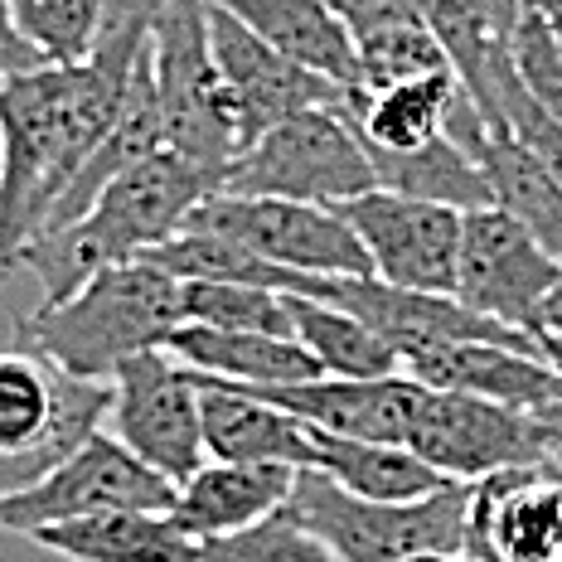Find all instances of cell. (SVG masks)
Wrapping results in <instances>:
<instances>
[{
  "label": "cell",
  "mask_w": 562,
  "mask_h": 562,
  "mask_svg": "<svg viewBox=\"0 0 562 562\" xmlns=\"http://www.w3.org/2000/svg\"><path fill=\"white\" fill-rule=\"evenodd\" d=\"M150 40H102L88 64L34 68L0 83V277L49 228L58 199L122 122Z\"/></svg>",
  "instance_id": "6da1fadb"
},
{
  "label": "cell",
  "mask_w": 562,
  "mask_h": 562,
  "mask_svg": "<svg viewBox=\"0 0 562 562\" xmlns=\"http://www.w3.org/2000/svg\"><path fill=\"white\" fill-rule=\"evenodd\" d=\"M214 190L218 175L190 166L175 150H160V156L132 166L122 180L102 190V199L78 224L44 233L20 252V267H30L44 291L40 306H58L108 267H126L156 252L190 224V214Z\"/></svg>",
  "instance_id": "7a4b0ae2"
},
{
  "label": "cell",
  "mask_w": 562,
  "mask_h": 562,
  "mask_svg": "<svg viewBox=\"0 0 562 562\" xmlns=\"http://www.w3.org/2000/svg\"><path fill=\"white\" fill-rule=\"evenodd\" d=\"M180 325V281L140 257V262L98 272L58 306L15 315L10 345L49 359L74 379L112 383L122 364L166 349Z\"/></svg>",
  "instance_id": "3957f363"
},
{
  "label": "cell",
  "mask_w": 562,
  "mask_h": 562,
  "mask_svg": "<svg viewBox=\"0 0 562 562\" xmlns=\"http://www.w3.org/2000/svg\"><path fill=\"white\" fill-rule=\"evenodd\" d=\"M291 524L315 533L339 562H413V558H465V514L471 485H447L413 505H373L339 490L321 471H296L286 499Z\"/></svg>",
  "instance_id": "277c9868"
},
{
  "label": "cell",
  "mask_w": 562,
  "mask_h": 562,
  "mask_svg": "<svg viewBox=\"0 0 562 562\" xmlns=\"http://www.w3.org/2000/svg\"><path fill=\"white\" fill-rule=\"evenodd\" d=\"M112 383H88L30 349H0V499L40 485L108 427Z\"/></svg>",
  "instance_id": "5b68a950"
},
{
  "label": "cell",
  "mask_w": 562,
  "mask_h": 562,
  "mask_svg": "<svg viewBox=\"0 0 562 562\" xmlns=\"http://www.w3.org/2000/svg\"><path fill=\"white\" fill-rule=\"evenodd\" d=\"M150 78L166 116V146L199 170L224 175L243 156V126L214 64L204 0H160L150 20Z\"/></svg>",
  "instance_id": "8992f818"
},
{
  "label": "cell",
  "mask_w": 562,
  "mask_h": 562,
  "mask_svg": "<svg viewBox=\"0 0 562 562\" xmlns=\"http://www.w3.org/2000/svg\"><path fill=\"white\" fill-rule=\"evenodd\" d=\"M373 190H379L373 166L349 116L339 108H311L267 126L233 166H224L214 194L296 199V204L339 209Z\"/></svg>",
  "instance_id": "52a82bcc"
},
{
  "label": "cell",
  "mask_w": 562,
  "mask_h": 562,
  "mask_svg": "<svg viewBox=\"0 0 562 562\" xmlns=\"http://www.w3.org/2000/svg\"><path fill=\"white\" fill-rule=\"evenodd\" d=\"M184 228L233 238L262 257V262L296 277H373L359 233L335 209H321V204L209 194Z\"/></svg>",
  "instance_id": "ba28073f"
},
{
  "label": "cell",
  "mask_w": 562,
  "mask_h": 562,
  "mask_svg": "<svg viewBox=\"0 0 562 562\" xmlns=\"http://www.w3.org/2000/svg\"><path fill=\"white\" fill-rule=\"evenodd\" d=\"M112 509L170 514L175 485L150 471V465H140L126 447H116L108 431H98L83 451H74L40 485L0 499V529L34 538L40 529H58V524H78Z\"/></svg>",
  "instance_id": "9c48e42d"
},
{
  "label": "cell",
  "mask_w": 562,
  "mask_h": 562,
  "mask_svg": "<svg viewBox=\"0 0 562 562\" xmlns=\"http://www.w3.org/2000/svg\"><path fill=\"white\" fill-rule=\"evenodd\" d=\"M108 437L126 447L140 465L166 475L175 490L190 480L204 456V422H199V383L184 364H175L166 349L140 355L116 369Z\"/></svg>",
  "instance_id": "30bf717a"
},
{
  "label": "cell",
  "mask_w": 562,
  "mask_h": 562,
  "mask_svg": "<svg viewBox=\"0 0 562 562\" xmlns=\"http://www.w3.org/2000/svg\"><path fill=\"white\" fill-rule=\"evenodd\" d=\"M407 447L437 475H447L451 485H475V480L509 471V465L558 461L538 413H519V407H499L485 403V397L437 393V389H422L417 427Z\"/></svg>",
  "instance_id": "8fae6325"
},
{
  "label": "cell",
  "mask_w": 562,
  "mask_h": 562,
  "mask_svg": "<svg viewBox=\"0 0 562 562\" xmlns=\"http://www.w3.org/2000/svg\"><path fill=\"white\" fill-rule=\"evenodd\" d=\"M335 214L359 233L379 281L403 291H427V296H456L465 214H456L447 204H427V199L389 194V190L349 199Z\"/></svg>",
  "instance_id": "7c38bea8"
},
{
  "label": "cell",
  "mask_w": 562,
  "mask_h": 562,
  "mask_svg": "<svg viewBox=\"0 0 562 562\" xmlns=\"http://www.w3.org/2000/svg\"><path fill=\"white\" fill-rule=\"evenodd\" d=\"M562 262H553L538 238L505 209H475L461 228V272H456V301L465 311L499 321L509 330H533L538 306L558 286Z\"/></svg>",
  "instance_id": "4fadbf2b"
},
{
  "label": "cell",
  "mask_w": 562,
  "mask_h": 562,
  "mask_svg": "<svg viewBox=\"0 0 562 562\" xmlns=\"http://www.w3.org/2000/svg\"><path fill=\"white\" fill-rule=\"evenodd\" d=\"M471 562H562V456L509 465L471 485Z\"/></svg>",
  "instance_id": "5bb4252c"
},
{
  "label": "cell",
  "mask_w": 562,
  "mask_h": 562,
  "mask_svg": "<svg viewBox=\"0 0 562 562\" xmlns=\"http://www.w3.org/2000/svg\"><path fill=\"white\" fill-rule=\"evenodd\" d=\"M209 44H214V64H218V78H224V88L233 98V112H238L243 150H248L267 126L286 122V116L311 112V108H345V102L355 98L349 88H335L330 78L291 64L286 54H277L272 44L257 40L252 30L228 20L224 10H209Z\"/></svg>",
  "instance_id": "9a60e30c"
},
{
  "label": "cell",
  "mask_w": 562,
  "mask_h": 562,
  "mask_svg": "<svg viewBox=\"0 0 562 562\" xmlns=\"http://www.w3.org/2000/svg\"><path fill=\"white\" fill-rule=\"evenodd\" d=\"M248 389V383H243ZM262 403L281 407L311 431H330L349 441H389L407 447L417 427L422 383L403 379H311V383H277V389H248Z\"/></svg>",
  "instance_id": "2e32d148"
},
{
  "label": "cell",
  "mask_w": 562,
  "mask_h": 562,
  "mask_svg": "<svg viewBox=\"0 0 562 562\" xmlns=\"http://www.w3.org/2000/svg\"><path fill=\"white\" fill-rule=\"evenodd\" d=\"M403 379L437 393H465L499 407H519V413H543V407L562 403V383L548 369V359L524 355V349L509 345H490V339L422 349L417 359L403 364Z\"/></svg>",
  "instance_id": "e0dca14e"
},
{
  "label": "cell",
  "mask_w": 562,
  "mask_h": 562,
  "mask_svg": "<svg viewBox=\"0 0 562 562\" xmlns=\"http://www.w3.org/2000/svg\"><path fill=\"white\" fill-rule=\"evenodd\" d=\"M194 373V369H190ZM199 383V422H204V456L218 465H311V427L286 417L281 407L262 403L243 383L204 379Z\"/></svg>",
  "instance_id": "ac0fdd59"
},
{
  "label": "cell",
  "mask_w": 562,
  "mask_h": 562,
  "mask_svg": "<svg viewBox=\"0 0 562 562\" xmlns=\"http://www.w3.org/2000/svg\"><path fill=\"white\" fill-rule=\"evenodd\" d=\"M296 471L291 465H218L204 461L199 471L175 490V524L194 538H228L243 529L277 519L291 499Z\"/></svg>",
  "instance_id": "d6986e66"
},
{
  "label": "cell",
  "mask_w": 562,
  "mask_h": 562,
  "mask_svg": "<svg viewBox=\"0 0 562 562\" xmlns=\"http://www.w3.org/2000/svg\"><path fill=\"white\" fill-rule=\"evenodd\" d=\"M209 10H224L243 30H252L262 44L286 54L291 64L330 78L335 88H349L359 98V54L349 34L321 0H204Z\"/></svg>",
  "instance_id": "ffe728a7"
},
{
  "label": "cell",
  "mask_w": 562,
  "mask_h": 562,
  "mask_svg": "<svg viewBox=\"0 0 562 562\" xmlns=\"http://www.w3.org/2000/svg\"><path fill=\"white\" fill-rule=\"evenodd\" d=\"M166 355L175 364L204 373V379L248 383V389H277V383H311L325 379L321 364L296 345L277 335H243V330H209V325H180L170 335Z\"/></svg>",
  "instance_id": "44dd1931"
},
{
  "label": "cell",
  "mask_w": 562,
  "mask_h": 562,
  "mask_svg": "<svg viewBox=\"0 0 562 562\" xmlns=\"http://www.w3.org/2000/svg\"><path fill=\"white\" fill-rule=\"evenodd\" d=\"M306 471L330 475L339 490L373 505H413L437 490H447L451 480L437 475L413 447H389V441H349L330 437V431H311V465Z\"/></svg>",
  "instance_id": "7402d4cb"
},
{
  "label": "cell",
  "mask_w": 562,
  "mask_h": 562,
  "mask_svg": "<svg viewBox=\"0 0 562 562\" xmlns=\"http://www.w3.org/2000/svg\"><path fill=\"white\" fill-rule=\"evenodd\" d=\"M34 543L68 562H190L194 538L175 524V514L112 509L78 524L40 529Z\"/></svg>",
  "instance_id": "603a6c76"
},
{
  "label": "cell",
  "mask_w": 562,
  "mask_h": 562,
  "mask_svg": "<svg viewBox=\"0 0 562 562\" xmlns=\"http://www.w3.org/2000/svg\"><path fill=\"white\" fill-rule=\"evenodd\" d=\"M461 78L456 74H431L417 78V83H397L383 92H369V98H349L345 112L349 126L359 132L364 146L379 150H422L437 136H447L451 112L461 102Z\"/></svg>",
  "instance_id": "cb8c5ba5"
},
{
  "label": "cell",
  "mask_w": 562,
  "mask_h": 562,
  "mask_svg": "<svg viewBox=\"0 0 562 562\" xmlns=\"http://www.w3.org/2000/svg\"><path fill=\"white\" fill-rule=\"evenodd\" d=\"M369 166H373V184L403 199H427V204H447L456 214H475L490 209V180L485 170L456 146L451 136H437L422 150H379L364 146Z\"/></svg>",
  "instance_id": "d4e9b609"
},
{
  "label": "cell",
  "mask_w": 562,
  "mask_h": 562,
  "mask_svg": "<svg viewBox=\"0 0 562 562\" xmlns=\"http://www.w3.org/2000/svg\"><path fill=\"white\" fill-rule=\"evenodd\" d=\"M480 170L490 180L495 209L519 218L538 238V248L553 262H562V184L553 175L538 166L514 136H490L485 150H480Z\"/></svg>",
  "instance_id": "484cf974"
},
{
  "label": "cell",
  "mask_w": 562,
  "mask_h": 562,
  "mask_svg": "<svg viewBox=\"0 0 562 562\" xmlns=\"http://www.w3.org/2000/svg\"><path fill=\"white\" fill-rule=\"evenodd\" d=\"M286 306L291 325H296V345L321 364L325 379H393L397 373L393 349L355 315L311 296H286Z\"/></svg>",
  "instance_id": "4316f807"
},
{
  "label": "cell",
  "mask_w": 562,
  "mask_h": 562,
  "mask_svg": "<svg viewBox=\"0 0 562 562\" xmlns=\"http://www.w3.org/2000/svg\"><path fill=\"white\" fill-rule=\"evenodd\" d=\"M180 315H184V325H209V330H243V335L296 339L286 296H281V291H267V286L180 281Z\"/></svg>",
  "instance_id": "83f0119b"
},
{
  "label": "cell",
  "mask_w": 562,
  "mask_h": 562,
  "mask_svg": "<svg viewBox=\"0 0 562 562\" xmlns=\"http://www.w3.org/2000/svg\"><path fill=\"white\" fill-rule=\"evenodd\" d=\"M355 54H359V98L397 83H417V78L431 74H451V58L437 44V34L427 30V20H397V25L359 34Z\"/></svg>",
  "instance_id": "f1b7e54d"
},
{
  "label": "cell",
  "mask_w": 562,
  "mask_h": 562,
  "mask_svg": "<svg viewBox=\"0 0 562 562\" xmlns=\"http://www.w3.org/2000/svg\"><path fill=\"white\" fill-rule=\"evenodd\" d=\"M190 562H339V558L315 533L291 524L286 514H277V519L257 524V529L194 543Z\"/></svg>",
  "instance_id": "f546056e"
},
{
  "label": "cell",
  "mask_w": 562,
  "mask_h": 562,
  "mask_svg": "<svg viewBox=\"0 0 562 562\" xmlns=\"http://www.w3.org/2000/svg\"><path fill=\"white\" fill-rule=\"evenodd\" d=\"M509 58H514V74H519L524 92H529L553 122H562V49L529 5H519V20H514Z\"/></svg>",
  "instance_id": "4dcf8cb0"
},
{
  "label": "cell",
  "mask_w": 562,
  "mask_h": 562,
  "mask_svg": "<svg viewBox=\"0 0 562 562\" xmlns=\"http://www.w3.org/2000/svg\"><path fill=\"white\" fill-rule=\"evenodd\" d=\"M495 136H514L538 160V166H543L562 184V122H553V116L538 108L529 92H524V83H514L505 92V108H499V132Z\"/></svg>",
  "instance_id": "1f68e13d"
},
{
  "label": "cell",
  "mask_w": 562,
  "mask_h": 562,
  "mask_svg": "<svg viewBox=\"0 0 562 562\" xmlns=\"http://www.w3.org/2000/svg\"><path fill=\"white\" fill-rule=\"evenodd\" d=\"M321 5L359 40V34L397 25V20H422V5H427V0H321Z\"/></svg>",
  "instance_id": "d6a6232c"
},
{
  "label": "cell",
  "mask_w": 562,
  "mask_h": 562,
  "mask_svg": "<svg viewBox=\"0 0 562 562\" xmlns=\"http://www.w3.org/2000/svg\"><path fill=\"white\" fill-rule=\"evenodd\" d=\"M34 68H49L40 64V54L25 44V34L15 30V15H10V0H0V83L20 74H34Z\"/></svg>",
  "instance_id": "836d02e7"
},
{
  "label": "cell",
  "mask_w": 562,
  "mask_h": 562,
  "mask_svg": "<svg viewBox=\"0 0 562 562\" xmlns=\"http://www.w3.org/2000/svg\"><path fill=\"white\" fill-rule=\"evenodd\" d=\"M533 339L543 335V339H562V277H558V286L548 291V301L538 306V321H533Z\"/></svg>",
  "instance_id": "e575fe53"
},
{
  "label": "cell",
  "mask_w": 562,
  "mask_h": 562,
  "mask_svg": "<svg viewBox=\"0 0 562 562\" xmlns=\"http://www.w3.org/2000/svg\"><path fill=\"white\" fill-rule=\"evenodd\" d=\"M519 5H529L538 20L548 25V34H553V44L562 49V0H519Z\"/></svg>",
  "instance_id": "d590c367"
},
{
  "label": "cell",
  "mask_w": 562,
  "mask_h": 562,
  "mask_svg": "<svg viewBox=\"0 0 562 562\" xmlns=\"http://www.w3.org/2000/svg\"><path fill=\"white\" fill-rule=\"evenodd\" d=\"M538 349H543L548 369H553V373H558V383H562V339H543V335H538Z\"/></svg>",
  "instance_id": "8d00e7d4"
},
{
  "label": "cell",
  "mask_w": 562,
  "mask_h": 562,
  "mask_svg": "<svg viewBox=\"0 0 562 562\" xmlns=\"http://www.w3.org/2000/svg\"><path fill=\"white\" fill-rule=\"evenodd\" d=\"M499 15V25H505V34H514V20H519V0H490Z\"/></svg>",
  "instance_id": "74e56055"
},
{
  "label": "cell",
  "mask_w": 562,
  "mask_h": 562,
  "mask_svg": "<svg viewBox=\"0 0 562 562\" xmlns=\"http://www.w3.org/2000/svg\"><path fill=\"white\" fill-rule=\"evenodd\" d=\"M422 562H471V558H422Z\"/></svg>",
  "instance_id": "f35d334b"
},
{
  "label": "cell",
  "mask_w": 562,
  "mask_h": 562,
  "mask_svg": "<svg viewBox=\"0 0 562 562\" xmlns=\"http://www.w3.org/2000/svg\"><path fill=\"white\" fill-rule=\"evenodd\" d=\"M413 562H422V558H413Z\"/></svg>",
  "instance_id": "ab89813d"
}]
</instances>
